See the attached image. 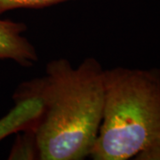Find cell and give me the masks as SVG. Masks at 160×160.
Returning a JSON list of instances; mask_svg holds the SVG:
<instances>
[{"mask_svg": "<svg viewBox=\"0 0 160 160\" xmlns=\"http://www.w3.org/2000/svg\"><path fill=\"white\" fill-rule=\"evenodd\" d=\"M9 160H40V152L34 128L15 133V139L8 155Z\"/></svg>", "mask_w": 160, "mask_h": 160, "instance_id": "5b68a950", "label": "cell"}, {"mask_svg": "<svg viewBox=\"0 0 160 160\" xmlns=\"http://www.w3.org/2000/svg\"><path fill=\"white\" fill-rule=\"evenodd\" d=\"M27 29L24 22L0 20V60H11L22 67L38 61L36 47L23 36Z\"/></svg>", "mask_w": 160, "mask_h": 160, "instance_id": "3957f363", "label": "cell"}, {"mask_svg": "<svg viewBox=\"0 0 160 160\" xmlns=\"http://www.w3.org/2000/svg\"><path fill=\"white\" fill-rule=\"evenodd\" d=\"M136 159L142 160H160V144L149 151L140 155Z\"/></svg>", "mask_w": 160, "mask_h": 160, "instance_id": "52a82bcc", "label": "cell"}, {"mask_svg": "<svg viewBox=\"0 0 160 160\" xmlns=\"http://www.w3.org/2000/svg\"><path fill=\"white\" fill-rule=\"evenodd\" d=\"M160 144V69H104L102 124L93 160L136 159Z\"/></svg>", "mask_w": 160, "mask_h": 160, "instance_id": "7a4b0ae2", "label": "cell"}, {"mask_svg": "<svg viewBox=\"0 0 160 160\" xmlns=\"http://www.w3.org/2000/svg\"><path fill=\"white\" fill-rule=\"evenodd\" d=\"M37 98L42 113L35 126L40 160H82L90 156L102 124L104 69L86 58L74 68L68 59L47 63L46 73L23 82L12 100Z\"/></svg>", "mask_w": 160, "mask_h": 160, "instance_id": "6da1fadb", "label": "cell"}, {"mask_svg": "<svg viewBox=\"0 0 160 160\" xmlns=\"http://www.w3.org/2000/svg\"><path fill=\"white\" fill-rule=\"evenodd\" d=\"M13 102L10 111L0 118V142L18 132L35 128L42 113V103L37 98H24Z\"/></svg>", "mask_w": 160, "mask_h": 160, "instance_id": "277c9868", "label": "cell"}, {"mask_svg": "<svg viewBox=\"0 0 160 160\" xmlns=\"http://www.w3.org/2000/svg\"><path fill=\"white\" fill-rule=\"evenodd\" d=\"M70 0H0V14L14 9H40Z\"/></svg>", "mask_w": 160, "mask_h": 160, "instance_id": "8992f818", "label": "cell"}]
</instances>
